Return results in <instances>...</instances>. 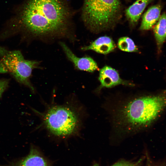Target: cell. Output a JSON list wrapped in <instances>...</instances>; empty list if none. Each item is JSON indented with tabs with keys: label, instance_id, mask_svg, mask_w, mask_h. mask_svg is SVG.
Masks as SVG:
<instances>
[{
	"label": "cell",
	"instance_id": "6da1fadb",
	"mask_svg": "<svg viewBox=\"0 0 166 166\" xmlns=\"http://www.w3.org/2000/svg\"><path fill=\"white\" fill-rule=\"evenodd\" d=\"M71 15L65 0H25L4 35L21 33L31 37L61 33L66 30Z\"/></svg>",
	"mask_w": 166,
	"mask_h": 166
},
{
	"label": "cell",
	"instance_id": "5bb4252c",
	"mask_svg": "<svg viewBox=\"0 0 166 166\" xmlns=\"http://www.w3.org/2000/svg\"><path fill=\"white\" fill-rule=\"evenodd\" d=\"M142 161V159L135 162L121 160L111 166H141Z\"/></svg>",
	"mask_w": 166,
	"mask_h": 166
},
{
	"label": "cell",
	"instance_id": "8992f818",
	"mask_svg": "<svg viewBox=\"0 0 166 166\" xmlns=\"http://www.w3.org/2000/svg\"><path fill=\"white\" fill-rule=\"evenodd\" d=\"M60 44L68 58L73 63L77 68L91 72L98 69L97 63L91 57H78L64 43L61 42Z\"/></svg>",
	"mask_w": 166,
	"mask_h": 166
},
{
	"label": "cell",
	"instance_id": "8fae6325",
	"mask_svg": "<svg viewBox=\"0 0 166 166\" xmlns=\"http://www.w3.org/2000/svg\"><path fill=\"white\" fill-rule=\"evenodd\" d=\"M154 0H137L125 11L126 17L130 24H136L148 5Z\"/></svg>",
	"mask_w": 166,
	"mask_h": 166
},
{
	"label": "cell",
	"instance_id": "5b68a950",
	"mask_svg": "<svg viewBox=\"0 0 166 166\" xmlns=\"http://www.w3.org/2000/svg\"><path fill=\"white\" fill-rule=\"evenodd\" d=\"M39 65L38 61L26 60L19 50H10L0 46V73H9L33 93L34 89L30 79L33 70Z\"/></svg>",
	"mask_w": 166,
	"mask_h": 166
},
{
	"label": "cell",
	"instance_id": "7c38bea8",
	"mask_svg": "<svg viewBox=\"0 0 166 166\" xmlns=\"http://www.w3.org/2000/svg\"><path fill=\"white\" fill-rule=\"evenodd\" d=\"M154 26L153 31L158 47H160L166 39V14L161 15Z\"/></svg>",
	"mask_w": 166,
	"mask_h": 166
},
{
	"label": "cell",
	"instance_id": "4fadbf2b",
	"mask_svg": "<svg viewBox=\"0 0 166 166\" xmlns=\"http://www.w3.org/2000/svg\"><path fill=\"white\" fill-rule=\"evenodd\" d=\"M118 46L121 50L125 52H135L138 50L133 40L127 37H121L119 39Z\"/></svg>",
	"mask_w": 166,
	"mask_h": 166
},
{
	"label": "cell",
	"instance_id": "30bf717a",
	"mask_svg": "<svg viewBox=\"0 0 166 166\" xmlns=\"http://www.w3.org/2000/svg\"><path fill=\"white\" fill-rule=\"evenodd\" d=\"M162 8V6L159 4L150 6L142 16L140 29L147 30L151 29L159 18Z\"/></svg>",
	"mask_w": 166,
	"mask_h": 166
},
{
	"label": "cell",
	"instance_id": "3957f363",
	"mask_svg": "<svg viewBox=\"0 0 166 166\" xmlns=\"http://www.w3.org/2000/svg\"><path fill=\"white\" fill-rule=\"evenodd\" d=\"M120 0H84L82 19L90 30L99 32L113 28L122 17Z\"/></svg>",
	"mask_w": 166,
	"mask_h": 166
},
{
	"label": "cell",
	"instance_id": "52a82bcc",
	"mask_svg": "<svg viewBox=\"0 0 166 166\" xmlns=\"http://www.w3.org/2000/svg\"><path fill=\"white\" fill-rule=\"evenodd\" d=\"M99 80L101 84L99 89L103 87L112 88L120 84L131 85L121 79L115 69L108 66L100 70Z\"/></svg>",
	"mask_w": 166,
	"mask_h": 166
},
{
	"label": "cell",
	"instance_id": "ba28073f",
	"mask_svg": "<svg viewBox=\"0 0 166 166\" xmlns=\"http://www.w3.org/2000/svg\"><path fill=\"white\" fill-rule=\"evenodd\" d=\"M0 166H50L38 150L31 146L29 154L16 162Z\"/></svg>",
	"mask_w": 166,
	"mask_h": 166
},
{
	"label": "cell",
	"instance_id": "9c48e42d",
	"mask_svg": "<svg viewBox=\"0 0 166 166\" xmlns=\"http://www.w3.org/2000/svg\"><path fill=\"white\" fill-rule=\"evenodd\" d=\"M115 44L110 37L106 36L101 37L92 42L89 45L82 48L84 50H92L98 53L107 54L113 51Z\"/></svg>",
	"mask_w": 166,
	"mask_h": 166
},
{
	"label": "cell",
	"instance_id": "277c9868",
	"mask_svg": "<svg viewBox=\"0 0 166 166\" xmlns=\"http://www.w3.org/2000/svg\"><path fill=\"white\" fill-rule=\"evenodd\" d=\"M42 118L43 126L55 136L66 137L78 131L80 121L77 113L65 105H56L45 112L38 113Z\"/></svg>",
	"mask_w": 166,
	"mask_h": 166
},
{
	"label": "cell",
	"instance_id": "2e32d148",
	"mask_svg": "<svg viewBox=\"0 0 166 166\" xmlns=\"http://www.w3.org/2000/svg\"><path fill=\"white\" fill-rule=\"evenodd\" d=\"M145 166H165V164L164 163L154 162L148 157Z\"/></svg>",
	"mask_w": 166,
	"mask_h": 166
},
{
	"label": "cell",
	"instance_id": "7a4b0ae2",
	"mask_svg": "<svg viewBox=\"0 0 166 166\" xmlns=\"http://www.w3.org/2000/svg\"><path fill=\"white\" fill-rule=\"evenodd\" d=\"M165 106L164 93L130 98L117 109L114 123L120 130L127 133L146 129L161 116Z\"/></svg>",
	"mask_w": 166,
	"mask_h": 166
},
{
	"label": "cell",
	"instance_id": "9a60e30c",
	"mask_svg": "<svg viewBox=\"0 0 166 166\" xmlns=\"http://www.w3.org/2000/svg\"><path fill=\"white\" fill-rule=\"evenodd\" d=\"M10 82V79L0 78V98L3 93L8 88Z\"/></svg>",
	"mask_w": 166,
	"mask_h": 166
}]
</instances>
